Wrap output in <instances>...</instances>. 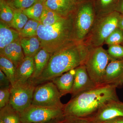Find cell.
Masks as SVG:
<instances>
[{
	"label": "cell",
	"mask_w": 123,
	"mask_h": 123,
	"mask_svg": "<svg viewBox=\"0 0 123 123\" xmlns=\"http://www.w3.org/2000/svg\"><path fill=\"white\" fill-rule=\"evenodd\" d=\"M22 123H46L62 118L63 109L31 105L20 113Z\"/></svg>",
	"instance_id": "9"
},
{
	"label": "cell",
	"mask_w": 123,
	"mask_h": 123,
	"mask_svg": "<svg viewBox=\"0 0 123 123\" xmlns=\"http://www.w3.org/2000/svg\"><path fill=\"white\" fill-rule=\"evenodd\" d=\"M82 0H77V1L78 2H79V1H81Z\"/></svg>",
	"instance_id": "40"
},
{
	"label": "cell",
	"mask_w": 123,
	"mask_h": 123,
	"mask_svg": "<svg viewBox=\"0 0 123 123\" xmlns=\"http://www.w3.org/2000/svg\"><path fill=\"white\" fill-rule=\"evenodd\" d=\"M14 11H21L31 7L37 0H6Z\"/></svg>",
	"instance_id": "28"
},
{
	"label": "cell",
	"mask_w": 123,
	"mask_h": 123,
	"mask_svg": "<svg viewBox=\"0 0 123 123\" xmlns=\"http://www.w3.org/2000/svg\"><path fill=\"white\" fill-rule=\"evenodd\" d=\"M38 1H41V2H46V0H37Z\"/></svg>",
	"instance_id": "37"
},
{
	"label": "cell",
	"mask_w": 123,
	"mask_h": 123,
	"mask_svg": "<svg viewBox=\"0 0 123 123\" xmlns=\"http://www.w3.org/2000/svg\"><path fill=\"white\" fill-rule=\"evenodd\" d=\"M115 11L123 15V0H118Z\"/></svg>",
	"instance_id": "33"
},
{
	"label": "cell",
	"mask_w": 123,
	"mask_h": 123,
	"mask_svg": "<svg viewBox=\"0 0 123 123\" xmlns=\"http://www.w3.org/2000/svg\"><path fill=\"white\" fill-rule=\"evenodd\" d=\"M14 11L6 0H0V18L1 21L10 26L13 18Z\"/></svg>",
	"instance_id": "25"
},
{
	"label": "cell",
	"mask_w": 123,
	"mask_h": 123,
	"mask_svg": "<svg viewBox=\"0 0 123 123\" xmlns=\"http://www.w3.org/2000/svg\"><path fill=\"white\" fill-rule=\"evenodd\" d=\"M85 123V122H77V123Z\"/></svg>",
	"instance_id": "39"
},
{
	"label": "cell",
	"mask_w": 123,
	"mask_h": 123,
	"mask_svg": "<svg viewBox=\"0 0 123 123\" xmlns=\"http://www.w3.org/2000/svg\"><path fill=\"white\" fill-rule=\"evenodd\" d=\"M111 59L102 46L91 49L85 64L91 78L97 85H103L106 69Z\"/></svg>",
	"instance_id": "6"
},
{
	"label": "cell",
	"mask_w": 123,
	"mask_h": 123,
	"mask_svg": "<svg viewBox=\"0 0 123 123\" xmlns=\"http://www.w3.org/2000/svg\"><path fill=\"white\" fill-rule=\"evenodd\" d=\"M51 54L42 48L34 57V70L31 79H36L42 74L50 59Z\"/></svg>",
	"instance_id": "18"
},
{
	"label": "cell",
	"mask_w": 123,
	"mask_h": 123,
	"mask_svg": "<svg viewBox=\"0 0 123 123\" xmlns=\"http://www.w3.org/2000/svg\"><path fill=\"white\" fill-rule=\"evenodd\" d=\"M20 43L25 56L34 57L42 48L37 36L30 37L21 38Z\"/></svg>",
	"instance_id": "19"
},
{
	"label": "cell",
	"mask_w": 123,
	"mask_h": 123,
	"mask_svg": "<svg viewBox=\"0 0 123 123\" xmlns=\"http://www.w3.org/2000/svg\"><path fill=\"white\" fill-rule=\"evenodd\" d=\"M36 86L30 79L11 86L9 104L16 111L21 113L31 105Z\"/></svg>",
	"instance_id": "8"
},
{
	"label": "cell",
	"mask_w": 123,
	"mask_h": 123,
	"mask_svg": "<svg viewBox=\"0 0 123 123\" xmlns=\"http://www.w3.org/2000/svg\"><path fill=\"white\" fill-rule=\"evenodd\" d=\"M45 2L37 1L31 7L23 10L22 12L29 19H33L40 22Z\"/></svg>",
	"instance_id": "23"
},
{
	"label": "cell",
	"mask_w": 123,
	"mask_h": 123,
	"mask_svg": "<svg viewBox=\"0 0 123 123\" xmlns=\"http://www.w3.org/2000/svg\"><path fill=\"white\" fill-rule=\"evenodd\" d=\"M34 70V57L25 56L17 68L16 83H23L29 80L31 78Z\"/></svg>",
	"instance_id": "15"
},
{
	"label": "cell",
	"mask_w": 123,
	"mask_h": 123,
	"mask_svg": "<svg viewBox=\"0 0 123 123\" xmlns=\"http://www.w3.org/2000/svg\"><path fill=\"white\" fill-rule=\"evenodd\" d=\"M0 119L4 123H22L20 113L14 110L9 103L0 109Z\"/></svg>",
	"instance_id": "22"
},
{
	"label": "cell",
	"mask_w": 123,
	"mask_h": 123,
	"mask_svg": "<svg viewBox=\"0 0 123 123\" xmlns=\"http://www.w3.org/2000/svg\"><path fill=\"white\" fill-rule=\"evenodd\" d=\"M97 18L115 11L118 0H92Z\"/></svg>",
	"instance_id": "20"
},
{
	"label": "cell",
	"mask_w": 123,
	"mask_h": 123,
	"mask_svg": "<svg viewBox=\"0 0 123 123\" xmlns=\"http://www.w3.org/2000/svg\"><path fill=\"white\" fill-rule=\"evenodd\" d=\"M91 48L84 42H76L55 52L42 74L32 80L36 85L42 84L85 64Z\"/></svg>",
	"instance_id": "1"
},
{
	"label": "cell",
	"mask_w": 123,
	"mask_h": 123,
	"mask_svg": "<svg viewBox=\"0 0 123 123\" xmlns=\"http://www.w3.org/2000/svg\"><path fill=\"white\" fill-rule=\"evenodd\" d=\"M0 123H4L1 119H0Z\"/></svg>",
	"instance_id": "38"
},
{
	"label": "cell",
	"mask_w": 123,
	"mask_h": 123,
	"mask_svg": "<svg viewBox=\"0 0 123 123\" xmlns=\"http://www.w3.org/2000/svg\"><path fill=\"white\" fill-rule=\"evenodd\" d=\"M103 85L117 88L123 85V59H112L106 69Z\"/></svg>",
	"instance_id": "12"
},
{
	"label": "cell",
	"mask_w": 123,
	"mask_h": 123,
	"mask_svg": "<svg viewBox=\"0 0 123 123\" xmlns=\"http://www.w3.org/2000/svg\"><path fill=\"white\" fill-rule=\"evenodd\" d=\"M92 118L91 123H102L119 117H123V103L119 100H112L99 108Z\"/></svg>",
	"instance_id": "10"
},
{
	"label": "cell",
	"mask_w": 123,
	"mask_h": 123,
	"mask_svg": "<svg viewBox=\"0 0 123 123\" xmlns=\"http://www.w3.org/2000/svg\"><path fill=\"white\" fill-rule=\"evenodd\" d=\"M102 123H123V117H118Z\"/></svg>",
	"instance_id": "34"
},
{
	"label": "cell",
	"mask_w": 123,
	"mask_h": 123,
	"mask_svg": "<svg viewBox=\"0 0 123 123\" xmlns=\"http://www.w3.org/2000/svg\"><path fill=\"white\" fill-rule=\"evenodd\" d=\"M40 22L33 19H29L26 24L19 31L21 38L30 37L37 36Z\"/></svg>",
	"instance_id": "26"
},
{
	"label": "cell",
	"mask_w": 123,
	"mask_h": 123,
	"mask_svg": "<svg viewBox=\"0 0 123 123\" xmlns=\"http://www.w3.org/2000/svg\"><path fill=\"white\" fill-rule=\"evenodd\" d=\"M118 28L123 30V15H121L120 16Z\"/></svg>",
	"instance_id": "35"
},
{
	"label": "cell",
	"mask_w": 123,
	"mask_h": 123,
	"mask_svg": "<svg viewBox=\"0 0 123 123\" xmlns=\"http://www.w3.org/2000/svg\"><path fill=\"white\" fill-rule=\"evenodd\" d=\"M61 95L52 81L36 86L34 92L31 105L43 107L63 109L61 101Z\"/></svg>",
	"instance_id": "7"
},
{
	"label": "cell",
	"mask_w": 123,
	"mask_h": 123,
	"mask_svg": "<svg viewBox=\"0 0 123 123\" xmlns=\"http://www.w3.org/2000/svg\"><path fill=\"white\" fill-rule=\"evenodd\" d=\"M29 20V18L22 11H14L10 27L19 32L23 29Z\"/></svg>",
	"instance_id": "27"
},
{
	"label": "cell",
	"mask_w": 123,
	"mask_h": 123,
	"mask_svg": "<svg viewBox=\"0 0 123 123\" xmlns=\"http://www.w3.org/2000/svg\"><path fill=\"white\" fill-rule=\"evenodd\" d=\"M121 14L115 11L97 18L93 26L84 42L91 48L101 47L111 33L118 27Z\"/></svg>",
	"instance_id": "5"
},
{
	"label": "cell",
	"mask_w": 123,
	"mask_h": 123,
	"mask_svg": "<svg viewBox=\"0 0 123 123\" xmlns=\"http://www.w3.org/2000/svg\"><path fill=\"white\" fill-rule=\"evenodd\" d=\"M116 87L102 85L72 97L64 105V115L72 118L89 116L97 112L104 104L119 100Z\"/></svg>",
	"instance_id": "2"
},
{
	"label": "cell",
	"mask_w": 123,
	"mask_h": 123,
	"mask_svg": "<svg viewBox=\"0 0 123 123\" xmlns=\"http://www.w3.org/2000/svg\"><path fill=\"white\" fill-rule=\"evenodd\" d=\"M72 15L76 41L84 42L97 19L93 0H84L78 2Z\"/></svg>",
	"instance_id": "4"
},
{
	"label": "cell",
	"mask_w": 123,
	"mask_h": 123,
	"mask_svg": "<svg viewBox=\"0 0 123 123\" xmlns=\"http://www.w3.org/2000/svg\"><path fill=\"white\" fill-rule=\"evenodd\" d=\"M75 74L74 69L55 78L51 80L56 86L62 97L71 93Z\"/></svg>",
	"instance_id": "16"
},
{
	"label": "cell",
	"mask_w": 123,
	"mask_h": 123,
	"mask_svg": "<svg viewBox=\"0 0 123 123\" xmlns=\"http://www.w3.org/2000/svg\"><path fill=\"white\" fill-rule=\"evenodd\" d=\"M123 42V31L118 28L113 31L105 41V43L109 45L120 44Z\"/></svg>",
	"instance_id": "29"
},
{
	"label": "cell",
	"mask_w": 123,
	"mask_h": 123,
	"mask_svg": "<svg viewBox=\"0 0 123 123\" xmlns=\"http://www.w3.org/2000/svg\"><path fill=\"white\" fill-rule=\"evenodd\" d=\"M11 85L8 78L0 70V89H10Z\"/></svg>",
	"instance_id": "32"
},
{
	"label": "cell",
	"mask_w": 123,
	"mask_h": 123,
	"mask_svg": "<svg viewBox=\"0 0 123 123\" xmlns=\"http://www.w3.org/2000/svg\"><path fill=\"white\" fill-rule=\"evenodd\" d=\"M77 0H46L45 6L63 18L69 17L76 8Z\"/></svg>",
	"instance_id": "13"
},
{
	"label": "cell",
	"mask_w": 123,
	"mask_h": 123,
	"mask_svg": "<svg viewBox=\"0 0 123 123\" xmlns=\"http://www.w3.org/2000/svg\"><path fill=\"white\" fill-rule=\"evenodd\" d=\"M75 70L74 82L70 93L72 98L98 86L91 78L85 64L77 67Z\"/></svg>",
	"instance_id": "11"
},
{
	"label": "cell",
	"mask_w": 123,
	"mask_h": 123,
	"mask_svg": "<svg viewBox=\"0 0 123 123\" xmlns=\"http://www.w3.org/2000/svg\"><path fill=\"white\" fill-rule=\"evenodd\" d=\"M20 39L11 43L0 51V55L3 56L11 61L16 68L25 57Z\"/></svg>",
	"instance_id": "14"
},
{
	"label": "cell",
	"mask_w": 123,
	"mask_h": 123,
	"mask_svg": "<svg viewBox=\"0 0 123 123\" xmlns=\"http://www.w3.org/2000/svg\"></svg>",
	"instance_id": "41"
},
{
	"label": "cell",
	"mask_w": 123,
	"mask_h": 123,
	"mask_svg": "<svg viewBox=\"0 0 123 123\" xmlns=\"http://www.w3.org/2000/svg\"><path fill=\"white\" fill-rule=\"evenodd\" d=\"M63 18L45 6L40 17V23L44 26L51 25L57 22Z\"/></svg>",
	"instance_id": "24"
},
{
	"label": "cell",
	"mask_w": 123,
	"mask_h": 123,
	"mask_svg": "<svg viewBox=\"0 0 123 123\" xmlns=\"http://www.w3.org/2000/svg\"><path fill=\"white\" fill-rule=\"evenodd\" d=\"M42 48L51 55L76 43L72 15L63 18L52 25L40 24L37 32Z\"/></svg>",
	"instance_id": "3"
},
{
	"label": "cell",
	"mask_w": 123,
	"mask_h": 123,
	"mask_svg": "<svg viewBox=\"0 0 123 123\" xmlns=\"http://www.w3.org/2000/svg\"><path fill=\"white\" fill-rule=\"evenodd\" d=\"M21 38L19 32L0 20V51Z\"/></svg>",
	"instance_id": "17"
},
{
	"label": "cell",
	"mask_w": 123,
	"mask_h": 123,
	"mask_svg": "<svg viewBox=\"0 0 123 123\" xmlns=\"http://www.w3.org/2000/svg\"><path fill=\"white\" fill-rule=\"evenodd\" d=\"M107 53L112 59H123V47L120 44H116L109 46Z\"/></svg>",
	"instance_id": "30"
},
{
	"label": "cell",
	"mask_w": 123,
	"mask_h": 123,
	"mask_svg": "<svg viewBox=\"0 0 123 123\" xmlns=\"http://www.w3.org/2000/svg\"><path fill=\"white\" fill-rule=\"evenodd\" d=\"M55 120H52V121H50V122H48V123H57V122H56V123H55Z\"/></svg>",
	"instance_id": "36"
},
{
	"label": "cell",
	"mask_w": 123,
	"mask_h": 123,
	"mask_svg": "<svg viewBox=\"0 0 123 123\" xmlns=\"http://www.w3.org/2000/svg\"><path fill=\"white\" fill-rule=\"evenodd\" d=\"M10 89H0V109L9 103Z\"/></svg>",
	"instance_id": "31"
},
{
	"label": "cell",
	"mask_w": 123,
	"mask_h": 123,
	"mask_svg": "<svg viewBox=\"0 0 123 123\" xmlns=\"http://www.w3.org/2000/svg\"><path fill=\"white\" fill-rule=\"evenodd\" d=\"M0 69L9 80L11 86H13L16 81L17 68L14 64L6 57L0 55Z\"/></svg>",
	"instance_id": "21"
}]
</instances>
